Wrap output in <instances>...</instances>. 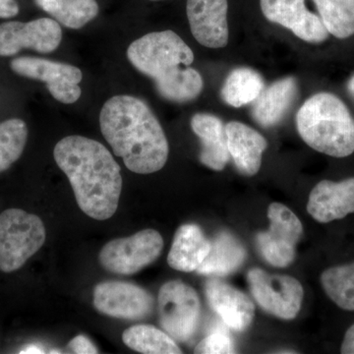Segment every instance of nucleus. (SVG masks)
<instances>
[{
  "label": "nucleus",
  "mask_w": 354,
  "mask_h": 354,
  "mask_svg": "<svg viewBox=\"0 0 354 354\" xmlns=\"http://www.w3.org/2000/svg\"><path fill=\"white\" fill-rule=\"evenodd\" d=\"M127 57L135 68L155 81L158 94L167 101L191 102L201 94V74L190 67L194 53L176 32L145 35L130 44Z\"/></svg>",
  "instance_id": "nucleus-3"
},
{
  "label": "nucleus",
  "mask_w": 354,
  "mask_h": 354,
  "mask_svg": "<svg viewBox=\"0 0 354 354\" xmlns=\"http://www.w3.org/2000/svg\"><path fill=\"white\" fill-rule=\"evenodd\" d=\"M270 228L257 235V245L264 259L274 267H288L295 258L304 227L297 215L281 203L268 209Z\"/></svg>",
  "instance_id": "nucleus-9"
},
{
  "label": "nucleus",
  "mask_w": 354,
  "mask_h": 354,
  "mask_svg": "<svg viewBox=\"0 0 354 354\" xmlns=\"http://www.w3.org/2000/svg\"><path fill=\"white\" fill-rule=\"evenodd\" d=\"M341 353L342 354H354V324L348 330L342 342Z\"/></svg>",
  "instance_id": "nucleus-31"
},
{
  "label": "nucleus",
  "mask_w": 354,
  "mask_h": 354,
  "mask_svg": "<svg viewBox=\"0 0 354 354\" xmlns=\"http://www.w3.org/2000/svg\"><path fill=\"white\" fill-rule=\"evenodd\" d=\"M321 283L339 308L354 311V263L326 270L321 274Z\"/></svg>",
  "instance_id": "nucleus-26"
},
{
  "label": "nucleus",
  "mask_w": 354,
  "mask_h": 354,
  "mask_svg": "<svg viewBox=\"0 0 354 354\" xmlns=\"http://www.w3.org/2000/svg\"><path fill=\"white\" fill-rule=\"evenodd\" d=\"M195 353H235L234 344L227 330L216 328L198 344Z\"/></svg>",
  "instance_id": "nucleus-28"
},
{
  "label": "nucleus",
  "mask_w": 354,
  "mask_h": 354,
  "mask_svg": "<svg viewBox=\"0 0 354 354\" xmlns=\"http://www.w3.org/2000/svg\"><path fill=\"white\" fill-rule=\"evenodd\" d=\"M100 125L113 153L129 171L150 174L167 164L169 148L151 109L133 95H114L102 106Z\"/></svg>",
  "instance_id": "nucleus-2"
},
{
  "label": "nucleus",
  "mask_w": 354,
  "mask_h": 354,
  "mask_svg": "<svg viewBox=\"0 0 354 354\" xmlns=\"http://www.w3.org/2000/svg\"><path fill=\"white\" fill-rule=\"evenodd\" d=\"M43 348H39L38 346L31 344V346H26L20 351V353H44Z\"/></svg>",
  "instance_id": "nucleus-32"
},
{
  "label": "nucleus",
  "mask_w": 354,
  "mask_h": 354,
  "mask_svg": "<svg viewBox=\"0 0 354 354\" xmlns=\"http://www.w3.org/2000/svg\"><path fill=\"white\" fill-rule=\"evenodd\" d=\"M209 306L230 329L243 332L252 323L255 305L245 293L220 279H209L205 285Z\"/></svg>",
  "instance_id": "nucleus-15"
},
{
  "label": "nucleus",
  "mask_w": 354,
  "mask_h": 354,
  "mask_svg": "<svg viewBox=\"0 0 354 354\" xmlns=\"http://www.w3.org/2000/svg\"><path fill=\"white\" fill-rule=\"evenodd\" d=\"M150 1H160V0H150Z\"/></svg>",
  "instance_id": "nucleus-34"
},
{
  "label": "nucleus",
  "mask_w": 354,
  "mask_h": 354,
  "mask_svg": "<svg viewBox=\"0 0 354 354\" xmlns=\"http://www.w3.org/2000/svg\"><path fill=\"white\" fill-rule=\"evenodd\" d=\"M190 124L201 140L200 162L213 171H223L230 158L223 121L213 114L196 113L191 118Z\"/></svg>",
  "instance_id": "nucleus-18"
},
{
  "label": "nucleus",
  "mask_w": 354,
  "mask_h": 354,
  "mask_svg": "<svg viewBox=\"0 0 354 354\" xmlns=\"http://www.w3.org/2000/svg\"><path fill=\"white\" fill-rule=\"evenodd\" d=\"M162 248L164 241L160 232L142 230L132 236L108 242L100 252V262L104 269L114 274H136L155 262Z\"/></svg>",
  "instance_id": "nucleus-7"
},
{
  "label": "nucleus",
  "mask_w": 354,
  "mask_h": 354,
  "mask_svg": "<svg viewBox=\"0 0 354 354\" xmlns=\"http://www.w3.org/2000/svg\"><path fill=\"white\" fill-rule=\"evenodd\" d=\"M297 79L286 77L265 88L254 102L252 116L261 127L269 128L279 124L297 99Z\"/></svg>",
  "instance_id": "nucleus-19"
},
{
  "label": "nucleus",
  "mask_w": 354,
  "mask_h": 354,
  "mask_svg": "<svg viewBox=\"0 0 354 354\" xmlns=\"http://www.w3.org/2000/svg\"><path fill=\"white\" fill-rule=\"evenodd\" d=\"M228 152L237 169L245 176H253L259 171L262 156L268 143L259 132L239 121L225 125Z\"/></svg>",
  "instance_id": "nucleus-17"
},
{
  "label": "nucleus",
  "mask_w": 354,
  "mask_h": 354,
  "mask_svg": "<svg viewBox=\"0 0 354 354\" xmlns=\"http://www.w3.org/2000/svg\"><path fill=\"white\" fill-rule=\"evenodd\" d=\"M348 92L351 93V94L353 95V97H354V75L351 77V80H349L348 84Z\"/></svg>",
  "instance_id": "nucleus-33"
},
{
  "label": "nucleus",
  "mask_w": 354,
  "mask_h": 354,
  "mask_svg": "<svg viewBox=\"0 0 354 354\" xmlns=\"http://www.w3.org/2000/svg\"><path fill=\"white\" fill-rule=\"evenodd\" d=\"M307 211L314 220L328 223L354 213V177L341 183L323 180L309 195Z\"/></svg>",
  "instance_id": "nucleus-16"
},
{
  "label": "nucleus",
  "mask_w": 354,
  "mask_h": 354,
  "mask_svg": "<svg viewBox=\"0 0 354 354\" xmlns=\"http://www.w3.org/2000/svg\"><path fill=\"white\" fill-rule=\"evenodd\" d=\"M62 31L57 21L39 18L30 22L0 24V57H12L28 48L39 53H50L62 43Z\"/></svg>",
  "instance_id": "nucleus-11"
},
{
  "label": "nucleus",
  "mask_w": 354,
  "mask_h": 354,
  "mask_svg": "<svg viewBox=\"0 0 354 354\" xmlns=\"http://www.w3.org/2000/svg\"><path fill=\"white\" fill-rule=\"evenodd\" d=\"M19 10V6L16 0H0V19L15 17Z\"/></svg>",
  "instance_id": "nucleus-30"
},
{
  "label": "nucleus",
  "mask_w": 354,
  "mask_h": 354,
  "mask_svg": "<svg viewBox=\"0 0 354 354\" xmlns=\"http://www.w3.org/2000/svg\"><path fill=\"white\" fill-rule=\"evenodd\" d=\"M209 246L211 241L198 225L193 223L181 225L174 234L167 263L177 271H197L208 255Z\"/></svg>",
  "instance_id": "nucleus-20"
},
{
  "label": "nucleus",
  "mask_w": 354,
  "mask_h": 354,
  "mask_svg": "<svg viewBox=\"0 0 354 354\" xmlns=\"http://www.w3.org/2000/svg\"><path fill=\"white\" fill-rule=\"evenodd\" d=\"M160 322L174 341H189L199 323L200 304L196 291L180 281L165 283L158 292Z\"/></svg>",
  "instance_id": "nucleus-6"
},
{
  "label": "nucleus",
  "mask_w": 354,
  "mask_h": 354,
  "mask_svg": "<svg viewBox=\"0 0 354 354\" xmlns=\"http://www.w3.org/2000/svg\"><path fill=\"white\" fill-rule=\"evenodd\" d=\"M67 348L71 353L78 354L97 353V348L92 344V342L86 337L85 335H77L72 341H70Z\"/></svg>",
  "instance_id": "nucleus-29"
},
{
  "label": "nucleus",
  "mask_w": 354,
  "mask_h": 354,
  "mask_svg": "<svg viewBox=\"0 0 354 354\" xmlns=\"http://www.w3.org/2000/svg\"><path fill=\"white\" fill-rule=\"evenodd\" d=\"M94 305L97 311L113 318L141 320L152 313L153 298L133 283L106 281L95 286Z\"/></svg>",
  "instance_id": "nucleus-12"
},
{
  "label": "nucleus",
  "mask_w": 354,
  "mask_h": 354,
  "mask_svg": "<svg viewBox=\"0 0 354 354\" xmlns=\"http://www.w3.org/2000/svg\"><path fill=\"white\" fill-rule=\"evenodd\" d=\"M53 157L68 177L84 213L95 220L111 218L120 202L122 176L108 149L95 140L75 135L60 140Z\"/></svg>",
  "instance_id": "nucleus-1"
},
{
  "label": "nucleus",
  "mask_w": 354,
  "mask_h": 354,
  "mask_svg": "<svg viewBox=\"0 0 354 354\" xmlns=\"http://www.w3.org/2000/svg\"><path fill=\"white\" fill-rule=\"evenodd\" d=\"M28 140V127L20 118L0 123V172L19 160Z\"/></svg>",
  "instance_id": "nucleus-27"
},
{
  "label": "nucleus",
  "mask_w": 354,
  "mask_h": 354,
  "mask_svg": "<svg viewBox=\"0 0 354 354\" xmlns=\"http://www.w3.org/2000/svg\"><path fill=\"white\" fill-rule=\"evenodd\" d=\"M265 88L260 73L248 67L232 70L221 88V99L228 106L241 108L252 104Z\"/></svg>",
  "instance_id": "nucleus-22"
},
{
  "label": "nucleus",
  "mask_w": 354,
  "mask_h": 354,
  "mask_svg": "<svg viewBox=\"0 0 354 354\" xmlns=\"http://www.w3.org/2000/svg\"><path fill=\"white\" fill-rule=\"evenodd\" d=\"M329 34L337 39L354 35V0H313Z\"/></svg>",
  "instance_id": "nucleus-25"
},
{
  "label": "nucleus",
  "mask_w": 354,
  "mask_h": 354,
  "mask_svg": "<svg viewBox=\"0 0 354 354\" xmlns=\"http://www.w3.org/2000/svg\"><path fill=\"white\" fill-rule=\"evenodd\" d=\"M44 12L70 29H81L99 14L95 0H34Z\"/></svg>",
  "instance_id": "nucleus-23"
},
{
  "label": "nucleus",
  "mask_w": 354,
  "mask_h": 354,
  "mask_svg": "<svg viewBox=\"0 0 354 354\" xmlns=\"http://www.w3.org/2000/svg\"><path fill=\"white\" fill-rule=\"evenodd\" d=\"M266 19L290 30L307 43H322L329 37L320 16L310 12L305 0H260Z\"/></svg>",
  "instance_id": "nucleus-13"
},
{
  "label": "nucleus",
  "mask_w": 354,
  "mask_h": 354,
  "mask_svg": "<svg viewBox=\"0 0 354 354\" xmlns=\"http://www.w3.org/2000/svg\"><path fill=\"white\" fill-rule=\"evenodd\" d=\"M302 140L317 152L346 158L354 152V120L344 102L330 93L312 95L297 114Z\"/></svg>",
  "instance_id": "nucleus-4"
},
{
  "label": "nucleus",
  "mask_w": 354,
  "mask_h": 354,
  "mask_svg": "<svg viewBox=\"0 0 354 354\" xmlns=\"http://www.w3.org/2000/svg\"><path fill=\"white\" fill-rule=\"evenodd\" d=\"M46 241V227L38 216L21 209L0 215V271L12 272L24 266Z\"/></svg>",
  "instance_id": "nucleus-5"
},
{
  "label": "nucleus",
  "mask_w": 354,
  "mask_h": 354,
  "mask_svg": "<svg viewBox=\"0 0 354 354\" xmlns=\"http://www.w3.org/2000/svg\"><path fill=\"white\" fill-rule=\"evenodd\" d=\"M227 0H187L186 13L195 39L209 48L228 43Z\"/></svg>",
  "instance_id": "nucleus-14"
},
{
  "label": "nucleus",
  "mask_w": 354,
  "mask_h": 354,
  "mask_svg": "<svg viewBox=\"0 0 354 354\" xmlns=\"http://www.w3.org/2000/svg\"><path fill=\"white\" fill-rule=\"evenodd\" d=\"M246 259L241 242L228 232H221L211 241L209 251L197 272L213 276H227L239 270Z\"/></svg>",
  "instance_id": "nucleus-21"
},
{
  "label": "nucleus",
  "mask_w": 354,
  "mask_h": 354,
  "mask_svg": "<svg viewBox=\"0 0 354 354\" xmlns=\"http://www.w3.org/2000/svg\"><path fill=\"white\" fill-rule=\"evenodd\" d=\"M11 69L18 75L46 84L50 95L62 104L78 101L82 94L83 73L73 65L38 57L14 58Z\"/></svg>",
  "instance_id": "nucleus-10"
},
{
  "label": "nucleus",
  "mask_w": 354,
  "mask_h": 354,
  "mask_svg": "<svg viewBox=\"0 0 354 354\" xmlns=\"http://www.w3.org/2000/svg\"><path fill=\"white\" fill-rule=\"evenodd\" d=\"M247 281L254 299L268 313L285 320L295 319L299 313L304 291L297 279L252 269Z\"/></svg>",
  "instance_id": "nucleus-8"
},
{
  "label": "nucleus",
  "mask_w": 354,
  "mask_h": 354,
  "mask_svg": "<svg viewBox=\"0 0 354 354\" xmlns=\"http://www.w3.org/2000/svg\"><path fill=\"white\" fill-rule=\"evenodd\" d=\"M122 339L128 348L141 353H183L171 335L157 329L153 326H133L124 330Z\"/></svg>",
  "instance_id": "nucleus-24"
}]
</instances>
